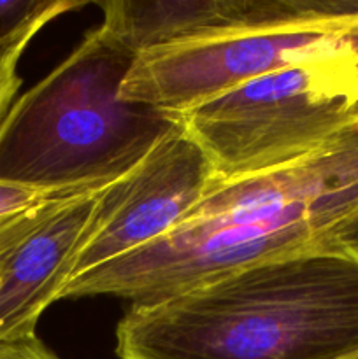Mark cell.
<instances>
[{"label": "cell", "instance_id": "6", "mask_svg": "<svg viewBox=\"0 0 358 359\" xmlns=\"http://www.w3.org/2000/svg\"><path fill=\"white\" fill-rule=\"evenodd\" d=\"M214 182L209 156L179 121L130 174L104 189L72 279L171 233Z\"/></svg>", "mask_w": 358, "mask_h": 359}, {"label": "cell", "instance_id": "2", "mask_svg": "<svg viewBox=\"0 0 358 359\" xmlns=\"http://www.w3.org/2000/svg\"><path fill=\"white\" fill-rule=\"evenodd\" d=\"M116 351L121 359H346L358 354V256L311 249L133 304Z\"/></svg>", "mask_w": 358, "mask_h": 359}, {"label": "cell", "instance_id": "9", "mask_svg": "<svg viewBox=\"0 0 358 359\" xmlns=\"http://www.w3.org/2000/svg\"><path fill=\"white\" fill-rule=\"evenodd\" d=\"M74 0H0V41L35 23H49L69 11L83 7Z\"/></svg>", "mask_w": 358, "mask_h": 359}, {"label": "cell", "instance_id": "12", "mask_svg": "<svg viewBox=\"0 0 358 359\" xmlns=\"http://www.w3.org/2000/svg\"><path fill=\"white\" fill-rule=\"evenodd\" d=\"M53 198H56V196L27 188V186L14 184V182L0 181V217L34 209V207L42 205ZM58 198H62V196H58Z\"/></svg>", "mask_w": 358, "mask_h": 359}, {"label": "cell", "instance_id": "15", "mask_svg": "<svg viewBox=\"0 0 358 359\" xmlns=\"http://www.w3.org/2000/svg\"><path fill=\"white\" fill-rule=\"evenodd\" d=\"M351 44H353V53H354V74H357V88H358V28L350 35Z\"/></svg>", "mask_w": 358, "mask_h": 359}, {"label": "cell", "instance_id": "5", "mask_svg": "<svg viewBox=\"0 0 358 359\" xmlns=\"http://www.w3.org/2000/svg\"><path fill=\"white\" fill-rule=\"evenodd\" d=\"M357 28H274L154 48L137 55L121 95L181 114L256 77L314 58Z\"/></svg>", "mask_w": 358, "mask_h": 359}, {"label": "cell", "instance_id": "7", "mask_svg": "<svg viewBox=\"0 0 358 359\" xmlns=\"http://www.w3.org/2000/svg\"><path fill=\"white\" fill-rule=\"evenodd\" d=\"M104 28L133 53L249 32L358 25V2L344 0H107Z\"/></svg>", "mask_w": 358, "mask_h": 359}, {"label": "cell", "instance_id": "10", "mask_svg": "<svg viewBox=\"0 0 358 359\" xmlns=\"http://www.w3.org/2000/svg\"><path fill=\"white\" fill-rule=\"evenodd\" d=\"M46 23H35L27 27L25 30L18 32L13 37L0 41V125L9 112L11 105L14 104V97L18 93L21 79L18 76V62L23 55L25 48L32 41L35 34L44 27Z\"/></svg>", "mask_w": 358, "mask_h": 359}, {"label": "cell", "instance_id": "13", "mask_svg": "<svg viewBox=\"0 0 358 359\" xmlns=\"http://www.w3.org/2000/svg\"><path fill=\"white\" fill-rule=\"evenodd\" d=\"M0 359H58L49 353L44 344L37 339L4 340L0 342Z\"/></svg>", "mask_w": 358, "mask_h": 359}, {"label": "cell", "instance_id": "11", "mask_svg": "<svg viewBox=\"0 0 358 359\" xmlns=\"http://www.w3.org/2000/svg\"><path fill=\"white\" fill-rule=\"evenodd\" d=\"M60 198H53L42 205L34 207V209L0 217V276H2L4 266L7 265L18 245L53 212Z\"/></svg>", "mask_w": 358, "mask_h": 359}, {"label": "cell", "instance_id": "16", "mask_svg": "<svg viewBox=\"0 0 358 359\" xmlns=\"http://www.w3.org/2000/svg\"><path fill=\"white\" fill-rule=\"evenodd\" d=\"M346 359H358V354H353V356H350V358H346Z\"/></svg>", "mask_w": 358, "mask_h": 359}, {"label": "cell", "instance_id": "4", "mask_svg": "<svg viewBox=\"0 0 358 359\" xmlns=\"http://www.w3.org/2000/svg\"><path fill=\"white\" fill-rule=\"evenodd\" d=\"M350 35L314 58L256 77L179 114L209 156L216 182L286 167L358 121Z\"/></svg>", "mask_w": 358, "mask_h": 359}, {"label": "cell", "instance_id": "14", "mask_svg": "<svg viewBox=\"0 0 358 359\" xmlns=\"http://www.w3.org/2000/svg\"><path fill=\"white\" fill-rule=\"evenodd\" d=\"M325 249H343L358 256V210L326 235Z\"/></svg>", "mask_w": 358, "mask_h": 359}, {"label": "cell", "instance_id": "1", "mask_svg": "<svg viewBox=\"0 0 358 359\" xmlns=\"http://www.w3.org/2000/svg\"><path fill=\"white\" fill-rule=\"evenodd\" d=\"M358 210V121L298 161L214 182L168 235L70 280L60 298L153 304L244 266L325 249Z\"/></svg>", "mask_w": 358, "mask_h": 359}, {"label": "cell", "instance_id": "8", "mask_svg": "<svg viewBox=\"0 0 358 359\" xmlns=\"http://www.w3.org/2000/svg\"><path fill=\"white\" fill-rule=\"evenodd\" d=\"M105 188L63 196L27 235L0 276V342L35 337V328L72 279Z\"/></svg>", "mask_w": 358, "mask_h": 359}, {"label": "cell", "instance_id": "3", "mask_svg": "<svg viewBox=\"0 0 358 359\" xmlns=\"http://www.w3.org/2000/svg\"><path fill=\"white\" fill-rule=\"evenodd\" d=\"M137 53L104 28L14 100L0 125V181L51 196L107 188L179 125V114L126 100Z\"/></svg>", "mask_w": 358, "mask_h": 359}]
</instances>
